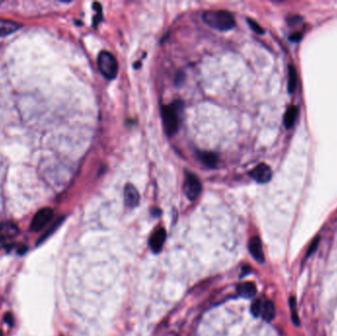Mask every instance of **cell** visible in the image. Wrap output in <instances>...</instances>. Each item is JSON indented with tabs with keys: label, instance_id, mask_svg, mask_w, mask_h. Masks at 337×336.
<instances>
[{
	"label": "cell",
	"instance_id": "6da1fadb",
	"mask_svg": "<svg viewBox=\"0 0 337 336\" xmlns=\"http://www.w3.org/2000/svg\"><path fill=\"white\" fill-rule=\"evenodd\" d=\"M203 21L211 28L219 31H229L236 25L234 16L226 10H208L203 13Z\"/></svg>",
	"mask_w": 337,
	"mask_h": 336
},
{
	"label": "cell",
	"instance_id": "7a4b0ae2",
	"mask_svg": "<svg viewBox=\"0 0 337 336\" xmlns=\"http://www.w3.org/2000/svg\"><path fill=\"white\" fill-rule=\"evenodd\" d=\"M98 68L101 74L108 80H112L116 77L118 72L117 60L109 52H102L98 56Z\"/></svg>",
	"mask_w": 337,
	"mask_h": 336
},
{
	"label": "cell",
	"instance_id": "3957f363",
	"mask_svg": "<svg viewBox=\"0 0 337 336\" xmlns=\"http://www.w3.org/2000/svg\"><path fill=\"white\" fill-rule=\"evenodd\" d=\"M162 121L165 132L168 136H172L178 129L177 111L173 106H164L161 111Z\"/></svg>",
	"mask_w": 337,
	"mask_h": 336
},
{
	"label": "cell",
	"instance_id": "277c9868",
	"mask_svg": "<svg viewBox=\"0 0 337 336\" xmlns=\"http://www.w3.org/2000/svg\"><path fill=\"white\" fill-rule=\"evenodd\" d=\"M202 190V184L197 175L187 172L183 183V192L189 200H195Z\"/></svg>",
	"mask_w": 337,
	"mask_h": 336
},
{
	"label": "cell",
	"instance_id": "5b68a950",
	"mask_svg": "<svg viewBox=\"0 0 337 336\" xmlns=\"http://www.w3.org/2000/svg\"><path fill=\"white\" fill-rule=\"evenodd\" d=\"M53 217H54V211L52 208L46 207V208L39 210L31 222L30 229L33 232L41 231L49 224V222L53 219Z\"/></svg>",
	"mask_w": 337,
	"mask_h": 336
},
{
	"label": "cell",
	"instance_id": "8992f818",
	"mask_svg": "<svg viewBox=\"0 0 337 336\" xmlns=\"http://www.w3.org/2000/svg\"><path fill=\"white\" fill-rule=\"evenodd\" d=\"M250 176L259 183H266L272 177V170L270 167L264 163L257 165L250 172Z\"/></svg>",
	"mask_w": 337,
	"mask_h": 336
},
{
	"label": "cell",
	"instance_id": "52a82bcc",
	"mask_svg": "<svg viewBox=\"0 0 337 336\" xmlns=\"http://www.w3.org/2000/svg\"><path fill=\"white\" fill-rule=\"evenodd\" d=\"M124 203L129 208H134L139 204L140 194L138 189L132 183H127L124 187Z\"/></svg>",
	"mask_w": 337,
	"mask_h": 336
},
{
	"label": "cell",
	"instance_id": "ba28073f",
	"mask_svg": "<svg viewBox=\"0 0 337 336\" xmlns=\"http://www.w3.org/2000/svg\"><path fill=\"white\" fill-rule=\"evenodd\" d=\"M166 238H167V233H166L165 229L160 228V229L156 230L152 234V236L150 237V240H149V246H150L152 252H154L155 253L161 252V250H162V248L165 244Z\"/></svg>",
	"mask_w": 337,
	"mask_h": 336
},
{
	"label": "cell",
	"instance_id": "9c48e42d",
	"mask_svg": "<svg viewBox=\"0 0 337 336\" xmlns=\"http://www.w3.org/2000/svg\"><path fill=\"white\" fill-rule=\"evenodd\" d=\"M19 234V228L16 224L10 221H4L0 223V239L8 241L9 239L15 238Z\"/></svg>",
	"mask_w": 337,
	"mask_h": 336
},
{
	"label": "cell",
	"instance_id": "30bf717a",
	"mask_svg": "<svg viewBox=\"0 0 337 336\" xmlns=\"http://www.w3.org/2000/svg\"><path fill=\"white\" fill-rule=\"evenodd\" d=\"M249 250L252 253L253 258L259 262L263 263L264 262V253L262 251V244L261 241L258 237H253L250 242H249Z\"/></svg>",
	"mask_w": 337,
	"mask_h": 336
},
{
	"label": "cell",
	"instance_id": "8fae6325",
	"mask_svg": "<svg viewBox=\"0 0 337 336\" xmlns=\"http://www.w3.org/2000/svg\"><path fill=\"white\" fill-rule=\"evenodd\" d=\"M21 27L22 26L16 22L0 19V37L9 36L18 31Z\"/></svg>",
	"mask_w": 337,
	"mask_h": 336
},
{
	"label": "cell",
	"instance_id": "7c38bea8",
	"mask_svg": "<svg viewBox=\"0 0 337 336\" xmlns=\"http://www.w3.org/2000/svg\"><path fill=\"white\" fill-rule=\"evenodd\" d=\"M237 292L238 294L243 297V298H253L256 294V287L253 282H245L237 287Z\"/></svg>",
	"mask_w": 337,
	"mask_h": 336
},
{
	"label": "cell",
	"instance_id": "4fadbf2b",
	"mask_svg": "<svg viewBox=\"0 0 337 336\" xmlns=\"http://www.w3.org/2000/svg\"><path fill=\"white\" fill-rule=\"evenodd\" d=\"M298 113H299V110L296 106H291L288 108L284 115V125L287 129H290L294 126Z\"/></svg>",
	"mask_w": 337,
	"mask_h": 336
},
{
	"label": "cell",
	"instance_id": "5bb4252c",
	"mask_svg": "<svg viewBox=\"0 0 337 336\" xmlns=\"http://www.w3.org/2000/svg\"><path fill=\"white\" fill-rule=\"evenodd\" d=\"M265 322H271L275 317V307L271 301H265L262 305L261 315Z\"/></svg>",
	"mask_w": 337,
	"mask_h": 336
},
{
	"label": "cell",
	"instance_id": "9a60e30c",
	"mask_svg": "<svg viewBox=\"0 0 337 336\" xmlns=\"http://www.w3.org/2000/svg\"><path fill=\"white\" fill-rule=\"evenodd\" d=\"M198 158L204 165H206L207 167H210V168L215 167L218 163L217 155L212 153V152H199Z\"/></svg>",
	"mask_w": 337,
	"mask_h": 336
},
{
	"label": "cell",
	"instance_id": "2e32d148",
	"mask_svg": "<svg viewBox=\"0 0 337 336\" xmlns=\"http://www.w3.org/2000/svg\"><path fill=\"white\" fill-rule=\"evenodd\" d=\"M297 85H298V75H297L296 68L294 67V65H290L289 74H288V91L290 94H293L296 91Z\"/></svg>",
	"mask_w": 337,
	"mask_h": 336
},
{
	"label": "cell",
	"instance_id": "e0dca14e",
	"mask_svg": "<svg viewBox=\"0 0 337 336\" xmlns=\"http://www.w3.org/2000/svg\"><path fill=\"white\" fill-rule=\"evenodd\" d=\"M62 221H63V218H60L59 220H57V221H56V223H55V224H54V225H53V226L50 228V230H48V231H47V232H46V233H45V234L42 236V238H41V239L38 241V245H41V244H43L45 241H47V239H48V238H50V237H51V236H52V235H53V234L56 232V229L59 227V225L61 224V222H62Z\"/></svg>",
	"mask_w": 337,
	"mask_h": 336
},
{
	"label": "cell",
	"instance_id": "ac0fdd59",
	"mask_svg": "<svg viewBox=\"0 0 337 336\" xmlns=\"http://www.w3.org/2000/svg\"><path fill=\"white\" fill-rule=\"evenodd\" d=\"M290 304V310H291V317L296 326H300V321H299V316L297 314V306H296V299L294 297H291L289 300Z\"/></svg>",
	"mask_w": 337,
	"mask_h": 336
},
{
	"label": "cell",
	"instance_id": "d6986e66",
	"mask_svg": "<svg viewBox=\"0 0 337 336\" xmlns=\"http://www.w3.org/2000/svg\"><path fill=\"white\" fill-rule=\"evenodd\" d=\"M262 305H263V302L261 300H256L253 302L251 307V312L254 317H259L261 315Z\"/></svg>",
	"mask_w": 337,
	"mask_h": 336
},
{
	"label": "cell",
	"instance_id": "ffe728a7",
	"mask_svg": "<svg viewBox=\"0 0 337 336\" xmlns=\"http://www.w3.org/2000/svg\"><path fill=\"white\" fill-rule=\"evenodd\" d=\"M248 23H249L251 29L253 30L254 33H256V34H263L264 33V30L255 21H253L252 19H248Z\"/></svg>",
	"mask_w": 337,
	"mask_h": 336
},
{
	"label": "cell",
	"instance_id": "44dd1931",
	"mask_svg": "<svg viewBox=\"0 0 337 336\" xmlns=\"http://www.w3.org/2000/svg\"><path fill=\"white\" fill-rule=\"evenodd\" d=\"M94 7H95V10L98 12L96 14V17H95V20H94V25L96 26L97 24H99V22L101 21V19L103 18L102 17V6L100 3H95L94 4Z\"/></svg>",
	"mask_w": 337,
	"mask_h": 336
},
{
	"label": "cell",
	"instance_id": "7402d4cb",
	"mask_svg": "<svg viewBox=\"0 0 337 336\" xmlns=\"http://www.w3.org/2000/svg\"><path fill=\"white\" fill-rule=\"evenodd\" d=\"M319 243H320V238L318 237V238H316L314 241H313V243L311 244V246L309 247V250H308V253H307V256H310L313 252H315L316 250H317V248H318V246H319Z\"/></svg>",
	"mask_w": 337,
	"mask_h": 336
},
{
	"label": "cell",
	"instance_id": "603a6c76",
	"mask_svg": "<svg viewBox=\"0 0 337 336\" xmlns=\"http://www.w3.org/2000/svg\"><path fill=\"white\" fill-rule=\"evenodd\" d=\"M4 321L7 325H9L10 327H13L14 326V318H13V315L11 313H7L5 316H4Z\"/></svg>",
	"mask_w": 337,
	"mask_h": 336
},
{
	"label": "cell",
	"instance_id": "cb8c5ba5",
	"mask_svg": "<svg viewBox=\"0 0 337 336\" xmlns=\"http://www.w3.org/2000/svg\"><path fill=\"white\" fill-rule=\"evenodd\" d=\"M161 214V210L160 209H154L153 211H152V215L153 216H159Z\"/></svg>",
	"mask_w": 337,
	"mask_h": 336
},
{
	"label": "cell",
	"instance_id": "d4e9b609",
	"mask_svg": "<svg viewBox=\"0 0 337 336\" xmlns=\"http://www.w3.org/2000/svg\"><path fill=\"white\" fill-rule=\"evenodd\" d=\"M0 336H1V333H0Z\"/></svg>",
	"mask_w": 337,
	"mask_h": 336
}]
</instances>
